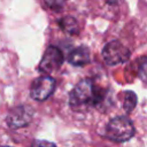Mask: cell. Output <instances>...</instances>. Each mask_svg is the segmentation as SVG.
I'll use <instances>...</instances> for the list:
<instances>
[{
	"label": "cell",
	"instance_id": "obj_1",
	"mask_svg": "<svg viewBox=\"0 0 147 147\" xmlns=\"http://www.w3.org/2000/svg\"><path fill=\"white\" fill-rule=\"evenodd\" d=\"M103 92L93 83L92 79H82L70 92L69 103L71 108L82 110L88 107H94L102 102Z\"/></svg>",
	"mask_w": 147,
	"mask_h": 147
},
{
	"label": "cell",
	"instance_id": "obj_2",
	"mask_svg": "<svg viewBox=\"0 0 147 147\" xmlns=\"http://www.w3.org/2000/svg\"><path fill=\"white\" fill-rule=\"evenodd\" d=\"M134 134V125L126 116L111 118L106 126V137L115 142H125Z\"/></svg>",
	"mask_w": 147,
	"mask_h": 147
},
{
	"label": "cell",
	"instance_id": "obj_3",
	"mask_svg": "<svg viewBox=\"0 0 147 147\" xmlns=\"http://www.w3.org/2000/svg\"><path fill=\"white\" fill-rule=\"evenodd\" d=\"M130 57V51L118 40H111L102 49V59L108 65H118L126 62Z\"/></svg>",
	"mask_w": 147,
	"mask_h": 147
},
{
	"label": "cell",
	"instance_id": "obj_4",
	"mask_svg": "<svg viewBox=\"0 0 147 147\" xmlns=\"http://www.w3.org/2000/svg\"><path fill=\"white\" fill-rule=\"evenodd\" d=\"M33 117V110L26 105H21L11 108L6 117V123L10 129H21L29 125Z\"/></svg>",
	"mask_w": 147,
	"mask_h": 147
},
{
	"label": "cell",
	"instance_id": "obj_5",
	"mask_svg": "<svg viewBox=\"0 0 147 147\" xmlns=\"http://www.w3.org/2000/svg\"><path fill=\"white\" fill-rule=\"evenodd\" d=\"M55 90V79L51 76H40L36 78L30 87V95L36 101H44L53 94Z\"/></svg>",
	"mask_w": 147,
	"mask_h": 147
},
{
	"label": "cell",
	"instance_id": "obj_6",
	"mask_svg": "<svg viewBox=\"0 0 147 147\" xmlns=\"http://www.w3.org/2000/svg\"><path fill=\"white\" fill-rule=\"evenodd\" d=\"M62 63H63V54L60 51V48L55 46H48L44 53L42 59L40 60L39 69L45 74H52L59 70Z\"/></svg>",
	"mask_w": 147,
	"mask_h": 147
},
{
	"label": "cell",
	"instance_id": "obj_7",
	"mask_svg": "<svg viewBox=\"0 0 147 147\" xmlns=\"http://www.w3.org/2000/svg\"><path fill=\"white\" fill-rule=\"evenodd\" d=\"M68 61L75 67H84L90 63V49L86 46H80L70 52Z\"/></svg>",
	"mask_w": 147,
	"mask_h": 147
},
{
	"label": "cell",
	"instance_id": "obj_8",
	"mask_svg": "<svg viewBox=\"0 0 147 147\" xmlns=\"http://www.w3.org/2000/svg\"><path fill=\"white\" fill-rule=\"evenodd\" d=\"M60 26L69 34H77L79 32L78 22L72 16H64L59 21Z\"/></svg>",
	"mask_w": 147,
	"mask_h": 147
},
{
	"label": "cell",
	"instance_id": "obj_9",
	"mask_svg": "<svg viewBox=\"0 0 147 147\" xmlns=\"http://www.w3.org/2000/svg\"><path fill=\"white\" fill-rule=\"evenodd\" d=\"M137 106V95L132 91L124 92V100H123V108L129 114L131 113Z\"/></svg>",
	"mask_w": 147,
	"mask_h": 147
},
{
	"label": "cell",
	"instance_id": "obj_10",
	"mask_svg": "<svg viewBox=\"0 0 147 147\" xmlns=\"http://www.w3.org/2000/svg\"><path fill=\"white\" fill-rule=\"evenodd\" d=\"M138 76L139 78L147 83V57H142L138 65Z\"/></svg>",
	"mask_w": 147,
	"mask_h": 147
},
{
	"label": "cell",
	"instance_id": "obj_11",
	"mask_svg": "<svg viewBox=\"0 0 147 147\" xmlns=\"http://www.w3.org/2000/svg\"><path fill=\"white\" fill-rule=\"evenodd\" d=\"M31 147H56V145L52 141H48V140H40V139H37L32 142Z\"/></svg>",
	"mask_w": 147,
	"mask_h": 147
},
{
	"label": "cell",
	"instance_id": "obj_12",
	"mask_svg": "<svg viewBox=\"0 0 147 147\" xmlns=\"http://www.w3.org/2000/svg\"><path fill=\"white\" fill-rule=\"evenodd\" d=\"M47 2H48L51 8L57 9V8H61V6L63 3V0H47Z\"/></svg>",
	"mask_w": 147,
	"mask_h": 147
},
{
	"label": "cell",
	"instance_id": "obj_13",
	"mask_svg": "<svg viewBox=\"0 0 147 147\" xmlns=\"http://www.w3.org/2000/svg\"><path fill=\"white\" fill-rule=\"evenodd\" d=\"M1 147H7V146H1Z\"/></svg>",
	"mask_w": 147,
	"mask_h": 147
}]
</instances>
